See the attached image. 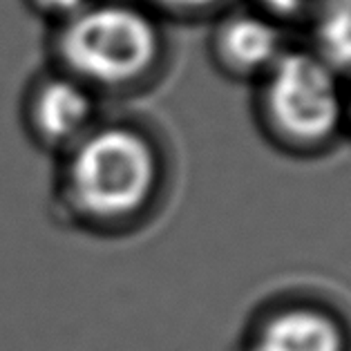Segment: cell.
I'll use <instances>...</instances> for the list:
<instances>
[{
	"instance_id": "1",
	"label": "cell",
	"mask_w": 351,
	"mask_h": 351,
	"mask_svg": "<svg viewBox=\"0 0 351 351\" xmlns=\"http://www.w3.org/2000/svg\"><path fill=\"white\" fill-rule=\"evenodd\" d=\"M157 177L155 148L123 125L85 134L67 168L74 204L97 219H121L141 210L155 193Z\"/></svg>"
},
{
	"instance_id": "2",
	"label": "cell",
	"mask_w": 351,
	"mask_h": 351,
	"mask_svg": "<svg viewBox=\"0 0 351 351\" xmlns=\"http://www.w3.org/2000/svg\"><path fill=\"white\" fill-rule=\"evenodd\" d=\"M61 54L85 81L125 85L155 63L159 34L155 23L134 7H85L67 21L61 34Z\"/></svg>"
},
{
	"instance_id": "3",
	"label": "cell",
	"mask_w": 351,
	"mask_h": 351,
	"mask_svg": "<svg viewBox=\"0 0 351 351\" xmlns=\"http://www.w3.org/2000/svg\"><path fill=\"white\" fill-rule=\"evenodd\" d=\"M264 108L280 139L295 148L331 141L347 117L336 70L311 52H285L273 63Z\"/></svg>"
},
{
	"instance_id": "4",
	"label": "cell",
	"mask_w": 351,
	"mask_h": 351,
	"mask_svg": "<svg viewBox=\"0 0 351 351\" xmlns=\"http://www.w3.org/2000/svg\"><path fill=\"white\" fill-rule=\"evenodd\" d=\"M217 54L228 70L237 74L269 72L285 54V40L276 21L258 14H237L217 32Z\"/></svg>"
},
{
	"instance_id": "5",
	"label": "cell",
	"mask_w": 351,
	"mask_h": 351,
	"mask_svg": "<svg viewBox=\"0 0 351 351\" xmlns=\"http://www.w3.org/2000/svg\"><path fill=\"white\" fill-rule=\"evenodd\" d=\"M253 351H345V333L324 311L293 306L264 324Z\"/></svg>"
},
{
	"instance_id": "6",
	"label": "cell",
	"mask_w": 351,
	"mask_h": 351,
	"mask_svg": "<svg viewBox=\"0 0 351 351\" xmlns=\"http://www.w3.org/2000/svg\"><path fill=\"white\" fill-rule=\"evenodd\" d=\"M94 112L90 92L72 79L43 83L34 99V125L43 139L63 143L85 132Z\"/></svg>"
},
{
	"instance_id": "7",
	"label": "cell",
	"mask_w": 351,
	"mask_h": 351,
	"mask_svg": "<svg viewBox=\"0 0 351 351\" xmlns=\"http://www.w3.org/2000/svg\"><path fill=\"white\" fill-rule=\"evenodd\" d=\"M315 40L333 70L351 67V0H322L315 10Z\"/></svg>"
},
{
	"instance_id": "8",
	"label": "cell",
	"mask_w": 351,
	"mask_h": 351,
	"mask_svg": "<svg viewBox=\"0 0 351 351\" xmlns=\"http://www.w3.org/2000/svg\"><path fill=\"white\" fill-rule=\"evenodd\" d=\"M258 3L273 19H295V16L315 12L322 0H258Z\"/></svg>"
},
{
	"instance_id": "9",
	"label": "cell",
	"mask_w": 351,
	"mask_h": 351,
	"mask_svg": "<svg viewBox=\"0 0 351 351\" xmlns=\"http://www.w3.org/2000/svg\"><path fill=\"white\" fill-rule=\"evenodd\" d=\"M45 12H52L58 16H76L83 12L85 7H90V0H36Z\"/></svg>"
},
{
	"instance_id": "10",
	"label": "cell",
	"mask_w": 351,
	"mask_h": 351,
	"mask_svg": "<svg viewBox=\"0 0 351 351\" xmlns=\"http://www.w3.org/2000/svg\"><path fill=\"white\" fill-rule=\"evenodd\" d=\"M157 5L168 7V10H177V12H199V10H208V7L217 5L219 0H155Z\"/></svg>"
},
{
	"instance_id": "11",
	"label": "cell",
	"mask_w": 351,
	"mask_h": 351,
	"mask_svg": "<svg viewBox=\"0 0 351 351\" xmlns=\"http://www.w3.org/2000/svg\"><path fill=\"white\" fill-rule=\"evenodd\" d=\"M347 112H349V119H351V106H349V110H347Z\"/></svg>"
}]
</instances>
